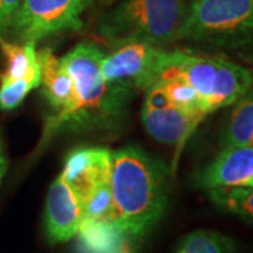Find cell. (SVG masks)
<instances>
[{"label": "cell", "instance_id": "1", "mask_svg": "<svg viewBox=\"0 0 253 253\" xmlns=\"http://www.w3.org/2000/svg\"><path fill=\"white\" fill-rule=\"evenodd\" d=\"M110 190L113 224L129 239L146 235L168 207L166 170L139 148L113 152Z\"/></svg>", "mask_w": 253, "mask_h": 253}, {"label": "cell", "instance_id": "2", "mask_svg": "<svg viewBox=\"0 0 253 253\" xmlns=\"http://www.w3.org/2000/svg\"><path fill=\"white\" fill-rule=\"evenodd\" d=\"M104 51L96 42L83 41L61 58L76 93V107L69 126H97L116 121L124 111L129 91L110 84L101 72Z\"/></svg>", "mask_w": 253, "mask_h": 253}, {"label": "cell", "instance_id": "3", "mask_svg": "<svg viewBox=\"0 0 253 253\" xmlns=\"http://www.w3.org/2000/svg\"><path fill=\"white\" fill-rule=\"evenodd\" d=\"M187 0H121L101 14L99 33L111 42L144 41L163 46L179 40Z\"/></svg>", "mask_w": 253, "mask_h": 253}, {"label": "cell", "instance_id": "4", "mask_svg": "<svg viewBox=\"0 0 253 253\" xmlns=\"http://www.w3.org/2000/svg\"><path fill=\"white\" fill-rule=\"evenodd\" d=\"M166 69L181 76L193 86L203 100L207 114L236 103L253 84L252 75L246 68L206 55L170 51V61Z\"/></svg>", "mask_w": 253, "mask_h": 253}, {"label": "cell", "instance_id": "5", "mask_svg": "<svg viewBox=\"0 0 253 253\" xmlns=\"http://www.w3.org/2000/svg\"><path fill=\"white\" fill-rule=\"evenodd\" d=\"M253 37V0H191L179 40L236 45Z\"/></svg>", "mask_w": 253, "mask_h": 253}, {"label": "cell", "instance_id": "6", "mask_svg": "<svg viewBox=\"0 0 253 253\" xmlns=\"http://www.w3.org/2000/svg\"><path fill=\"white\" fill-rule=\"evenodd\" d=\"M113 49L104 54L101 72L110 84L134 93L148 90L161 79L170 61V51L144 41L111 42Z\"/></svg>", "mask_w": 253, "mask_h": 253}, {"label": "cell", "instance_id": "7", "mask_svg": "<svg viewBox=\"0 0 253 253\" xmlns=\"http://www.w3.org/2000/svg\"><path fill=\"white\" fill-rule=\"evenodd\" d=\"M90 0H21L6 34L14 42H37L65 30H79Z\"/></svg>", "mask_w": 253, "mask_h": 253}, {"label": "cell", "instance_id": "8", "mask_svg": "<svg viewBox=\"0 0 253 253\" xmlns=\"http://www.w3.org/2000/svg\"><path fill=\"white\" fill-rule=\"evenodd\" d=\"M142 123L148 134L156 141L181 148L201 120L173 106L162 89L154 83L145 96Z\"/></svg>", "mask_w": 253, "mask_h": 253}, {"label": "cell", "instance_id": "9", "mask_svg": "<svg viewBox=\"0 0 253 253\" xmlns=\"http://www.w3.org/2000/svg\"><path fill=\"white\" fill-rule=\"evenodd\" d=\"M38 62L41 69L40 86H42L44 96L51 107L56 111V114L45 126L46 136L69 124V120L76 107V93L71 75L66 71L61 58L54 55L52 51H40Z\"/></svg>", "mask_w": 253, "mask_h": 253}, {"label": "cell", "instance_id": "10", "mask_svg": "<svg viewBox=\"0 0 253 253\" xmlns=\"http://www.w3.org/2000/svg\"><path fill=\"white\" fill-rule=\"evenodd\" d=\"M83 221L82 204L59 174L48 190L44 229L49 244H62L78 235Z\"/></svg>", "mask_w": 253, "mask_h": 253}, {"label": "cell", "instance_id": "11", "mask_svg": "<svg viewBox=\"0 0 253 253\" xmlns=\"http://www.w3.org/2000/svg\"><path fill=\"white\" fill-rule=\"evenodd\" d=\"M111 155L106 148H79L68 156L61 176L81 204L93 191L110 183Z\"/></svg>", "mask_w": 253, "mask_h": 253}, {"label": "cell", "instance_id": "12", "mask_svg": "<svg viewBox=\"0 0 253 253\" xmlns=\"http://www.w3.org/2000/svg\"><path fill=\"white\" fill-rule=\"evenodd\" d=\"M200 189L253 187V146H225L196 177Z\"/></svg>", "mask_w": 253, "mask_h": 253}, {"label": "cell", "instance_id": "13", "mask_svg": "<svg viewBox=\"0 0 253 253\" xmlns=\"http://www.w3.org/2000/svg\"><path fill=\"white\" fill-rule=\"evenodd\" d=\"M78 253H129V238L113 222H82Z\"/></svg>", "mask_w": 253, "mask_h": 253}, {"label": "cell", "instance_id": "14", "mask_svg": "<svg viewBox=\"0 0 253 253\" xmlns=\"http://www.w3.org/2000/svg\"><path fill=\"white\" fill-rule=\"evenodd\" d=\"M37 42H9L0 38V46L7 58L6 72L0 73L1 78L7 79H23L30 78L41 83V69L38 62Z\"/></svg>", "mask_w": 253, "mask_h": 253}, {"label": "cell", "instance_id": "15", "mask_svg": "<svg viewBox=\"0 0 253 253\" xmlns=\"http://www.w3.org/2000/svg\"><path fill=\"white\" fill-rule=\"evenodd\" d=\"M156 84L162 89L163 94L173 106L197 117L201 121L206 116H208L204 103L197 94V91L181 76L173 73L169 69H165L161 79L156 82Z\"/></svg>", "mask_w": 253, "mask_h": 253}, {"label": "cell", "instance_id": "16", "mask_svg": "<svg viewBox=\"0 0 253 253\" xmlns=\"http://www.w3.org/2000/svg\"><path fill=\"white\" fill-rule=\"evenodd\" d=\"M208 194L218 208L253 224V187H217Z\"/></svg>", "mask_w": 253, "mask_h": 253}, {"label": "cell", "instance_id": "17", "mask_svg": "<svg viewBox=\"0 0 253 253\" xmlns=\"http://www.w3.org/2000/svg\"><path fill=\"white\" fill-rule=\"evenodd\" d=\"M235 249V242L224 234L197 229L181 238L174 253H234Z\"/></svg>", "mask_w": 253, "mask_h": 253}, {"label": "cell", "instance_id": "18", "mask_svg": "<svg viewBox=\"0 0 253 253\" xmlns=\"http://www.w3.org/2000/svg\"><path fill=\"white\" fill-rule=\"evenodd\" d=\"M225 146H253V94L238 100L224 136Z\"/></svg>", "mask_w": 253, "mask_h": 253}, {"label": "cell", "instance_id": "19", "mask_svg": "<svg viewBox=\"0 0 253 253\" xmlns=\"http://www.w3.org/2000/svg\"><path fill=\"white\" fill-rule=\"evenodd\" d=\"M38 86L40 82L30 78L7 79L0 76V110L17 109L28 93Z\"/></svg>", "mask_w": 253, "mask_h": 253}, {"label": "cell", "instance_id": "20", "mask_svg": "<svg viewBox=\"0 0 253 253\" xmlns=\"http://www.w3.org/2000/svg\"><path fill=\"white\" fill-rule=\"evenodd\" d=\"M21 4V0H0V38L6 34L10 21Z\"/></svg>", "mask_w": 253, "mask_h": 253}, {"label": "cell", "instance_id": "21", "mask_svg": "<svg viewBox=\"0 0 253 253\" xmlns=\"http://www.w3.org/2000/svg\"><path fill=\"white\" fill-rule=\"evenodd\" d=\"M6 170H7V158H6L3 141H1V136H0V184H1L4 174H6Z\"/></svg>", "mask_w": 253, "mask_h": 253}]
</instances>
